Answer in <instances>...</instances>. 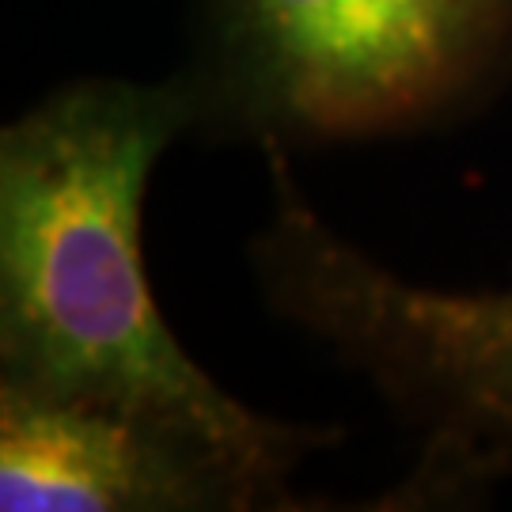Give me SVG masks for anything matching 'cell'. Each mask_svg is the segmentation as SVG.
Instances as JSON below:
<instances>
[{
    "mask_svg": "<svg viewBox=\"0 0 512 512\" xmlns=\"http://www.w3.org/2000/svg\"><path fill=\"white\" fill-rule=\"evenodd\" d=\"M202 114L194 80H76L0 137V387L126 414L209 463L243 512L334 433L232 399L171 334L141 247L148 175Z\"/></svg>",
    "mask_w": 512,
    "mask_h": 512,
    "instance_id": "1",
    "label": "cell"
},
{
    "mask_svg": "<svg viewBox=\"0 0 512 512\" xmlns=\"http://www.w3.org/2000/svg\"><path fill=\"white\" fill-rule=\"evenodd\" d=\"M274 213L255 243L262 293L368 376L414 433V463L368 509H452L512 478V281L425 289L342 239L300 194L289 152L262 141Z\"/></svg>",
    "mask_w": 512,
    "mask_h": 512,
    "instance_id": "2",
    "label": "cell"
},
{
    "mask_svg": "<svg viewBox=\"0 0 512 512\" xmlns=\"http://www.w3.org/2000/svg\"><path fill=\"white\" fill-rule=\"evenodd\" d=\"M512 0H209L205 110L258 141L418 126L494 73Z\"/></svg>",
    "mask_w": 512,
    "mask_h": 512,
    "instance_id": "3",
    "label": "cell"
},
{
    "mask_svg": "<svg viewBox=\"0 0 512 512\" xmlns=\"http://www.w3.org/2000/svg\"><path fill=\"white\" fill-rule=\"evenodd\" d=\"M4 512H243L236 490L126 414L0 387Z\"/></svg>",
    "mask_w": 512,
    "mask_h": 512,
    "instance_id": "4",
    "label": "cell"
}]
</instances>
